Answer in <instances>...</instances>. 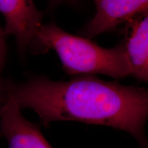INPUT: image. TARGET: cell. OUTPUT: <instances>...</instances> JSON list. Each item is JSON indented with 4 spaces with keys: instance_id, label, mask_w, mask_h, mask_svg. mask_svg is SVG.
<instances>
[{
    "instance_id": "6da1fadb",
    "label": "cell",
    "mask_w": 148,
    "mask_h": 148,
    "mask_svg": "<svg viewBox=\"0 0 148 148\" xmlns=\"http://www.w3.org/2000/svg\"><path fill=\"white\" fill-rule=\"evenodd\" d=\"M20 108L34 111L45 125L75 121L121 130L145 146L148 92L144 88L82 75L69 82L34 77L18 84L5 83Z\"/></svg>"
},
{
    "instance_id": "7a4b0ae2",
    "label": "cell",
    "mask_w": 148,
    "mask_h": 148,
    "mask_svg": "<svg viewBox=\"0 0 148 148\" xmlns=\"http://www.w3.org/2000/svg\"><path fill=\"white\" fill-rule=\"evenodd\" d=\"M30 47L36 52L55 51L70 75L103 74L121 78L132 74L123 42L107 49L88 38L67 33L52 23L40 26Z\"/></svg>"
},
{
    "instance_id": "3957f363",
    "label": "cell",
    "mask_w": 148,
    "mask_h": 148,
    "mask_svg": "<svg viewBox=\"0 0 148 148\" xmlns=\"http://www.w3.org/2000/svg\"><path fill=\"white\" fill-rule=\"evenodd\" d=\"M0 134L6 139L8 148H53L39 128L23 116L21 109L6 88L0 104Z\"/></svg>"
},
{
    "instance_id": "277c9868",
    "label": "cell",
    "mask_w": 148,
    "mask_h": 148,
    "mask_svg": "<svg viewBox=\"0 0 148 148\" xmlns=\"http://www.w3.org/2000/svg\"><path fill=\"white\" fill-rule=\"evenodd\" d=\"M0 12L5 19V34L15 38L18 53L24 55L42 25V13L33 0H0Z\"/></svg>"
},
{
    "instance_id": "5b68a950",
    "label": "cell",
    "mask_w": 148,
    "mask_h": 148,
    "mask_svg": "<svg viewBox=\"0 0 148 148\" xmlns=\"http://www.w3.org/2000/svg\"><path fill=\"white\" fill-rule=\"evenodd\" d=\"M95 14L80 34L90 38L115 29L148 11V0H93Z\"/></svg>"
},
{
    "instance_id": "8992f818",
    "label": "cell",
    "mask_w": 148,
    "mask_h": 148,
    "mask_svg": "<svg viewBox=\"0 0 148 148\" xmlns=\"http://www.w3.org/2000/svg\"><path fill=\"white\" fill-rule=\"evenodd\" d=\"M123 41L133 77L148 80V14L144 13L126 23Z\"/></svg>"
},
{
    "instance_id": "52a82bcc",
    "label": "cell",
    "mask_w": 148,
    "mask_h": 148,
    "mask_svg": "<svg viewBox=\"0 0 148 148\" xmlns=\"http://www.w3.org/2000/svg\"><path fill=\"white\" fill-rule=\"evenodd\" d=\"M5 36L6 35L5 34L3 29L0 27V104L2 103L5 95V83L1 77L7 54Z\"/></svg>"
},
{
    "instance_id": "ba28073f",
    "label": "cell",
    "mask_w": 148,
    "mask_h": 148,
    "mask_svg": "<svg viewBox=\"0 0 148 148\" xmlns=\"http://www.w3.org/2000/svg\"><path fill=\"white\" fill-rule=\"evenodd\" d=\"M49 4L51 7L52 6H56L60 4V3H62V2H64V1H69V0H49Z\"/></svg>"
}]
</instances>
